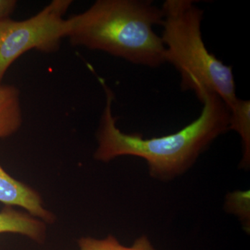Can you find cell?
<instances>
[{"label":"cell","mask_w":250,"mask_h":250,"mask_svg":"<svg viewBox=\"0 0 250 250\" xmlns=\"http://www.w3.org/2000/svg\"><path fill=\"white\" fill-rule=\"evenodd\" d=\"M0 202L7 207L16 206L44 223L55 220L53 213L45 208L40 194L32 188L11 177L0 165Z\"/></svg>","instance_id":"5b68a950"},{"label":"cell","mask_w":250,"mask_h":250,"mask_svg":"<svg viewBox=\"0 0 250 250\" xmlns=\"http://www.w3.org/2000/svg\"><path fill=\"white\" fill-rule=\"evenodd\" d=\"M22 123L19 90L14 85L0 83V139L17 132Z\"/></svg>","instance_id":"52a82bcc"},{"label":"cell","mask_w":250,"mask_h":250,"mask_svg":"<svg viewBox=\"0 0 250 250\" xmlns=\"http://www.w3.org/2000/svg\"><path fill=\"white\" fill-rule=\"evenodd\" d=\"M226 210L238 215L243 225L250 224V191H237L229 194L226 199ZM250 227V225H248Z\"/></svg>","instance_id":"30bf717a"},{"label":"cell","mask_w":250,"mask_h":250,"mask_svg":"<svg viewBox=\"0 0 250 250\" xmlns=\"http://www.w3.org/2000/svg\"><path fill=\"white\" fill-rule=\"evenodd\" d=\"M18 233L41 243L45 239L46 225L28 213L6 207L0 212V233Z\"/></svg>","instance_id":"8992f818"},{"label":"cell","mask_w":250,"mask_h":250,"mask_svg":"<svg viewBox=\"0 0 250 250\" xmlns=\"http://www.w3.org/2000/svg\"><path fill=\"white\" fill-rule=\"evenodd\" d=\"M80 250H158L153 246L147 236H140L132 246H123L116 237L108 235L103 239H96L92 237H83L78 241Z\"/></svg>","instance_id":"9c48e42d"},{"label":"cell","mask_w":250,"mask_h":250,"mask_svg":"<svg viewBox=\"0 0 250 250\" xmlns=\"http://www.w3.org/2000/svg\"><path fill=\"white\" fill-rule=\"evenodd\" d=\"M17 1L15 0H0V21L9 18L16 9Z\"/></svg>","instance_id":"8fae6325"},{"label":"cell","mask_w":250,"mask_h":250,"mask_svg":"<svg viewBox=\"0 0 250 250\" xmlns=\"http://www.w3.org/2000/svg\"><path fill=\"white\" fill-rule=\"evenodd\" d=\"M72 1L54 0L35 16L24 21H0V83L8 69L31 49L56 52L71 29L70 18L64 19Z\"/></svg>","instance_id":"277c9868"},{"label":"cell","mask_w":250,"mask_h":250,"mask_svg":"<svg viewBox=\"0 0 250 250\" xmlns=\"http://www.w3.org/2000/svg\"><path fill=\"white\" fill-rule=\"evenodd\" d=\"M72 45L103 51L135 65L158 67L166 62L165 47L154 26L162 25L161 8L149 0H98L70 18Z\"/></svg>","instance_id":"7a4b0ae2"},{"label":"cell","mask_w":250,"mask_h":250,"mask_svg":"<svg viewBox=\"0 0 250 250\" xmlns=\"http://www.w3.org/2000/svg\"><path fill=\"white\" fill-rule=\"evenodd\" d=\"M192 0H166L161 6L166 62L179 72L182 91H192L199 100L205 94L218 95L229 108L238 98L232 67L210 53L202 39L204 10Z\"/></svg>","instance_id":"3957f363"},{"label":"cell","mask_w":250,"mask_h":250,"mask_svg":"<svg viewBox=\"0 0 250 250\" xmlns=\"http://www.w3.org/2000/svg\"><path fill=\"white\" fill-rule=\"evenodd\" d=\"M106 95V104L97 134V161L109 162L123 156L146 161L152 178L169 182L187 172L215 139L229 130V108L216 94H205L200 116L174 134L145 139L141 135L126 134L116 126L112 105L114 94L99 78Z\"/></svg>","instance_id":"6da1fadb"},{"label":"cell","mask_w":250,"mask_h":250,"mask_svg":"<svg viewBox=\"0 0 250 250\" xmlns=\"http://www.w3.org/2000/svg\"><path fill=\"white\" fill-rule=\"evenodd\" d=\"M229 130H234L241 139V168L249 170L250 167V101L238 98L229 108Z\"/></svg>","instance_id":"ba28073f"}]
</instances>
